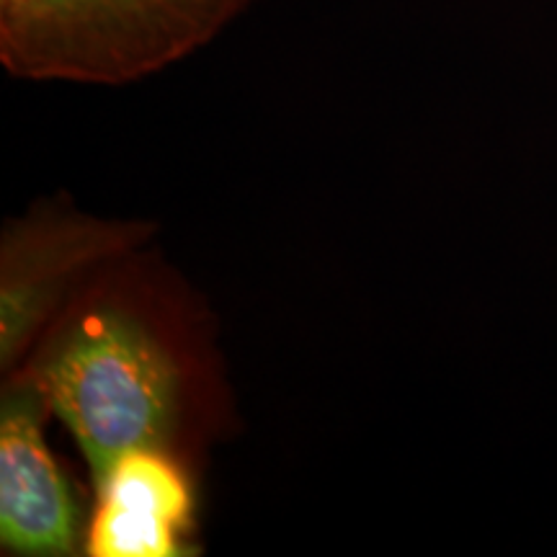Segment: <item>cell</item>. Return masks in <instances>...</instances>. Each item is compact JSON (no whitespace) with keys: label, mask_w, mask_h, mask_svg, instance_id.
<instances>
[{"label":"cell","mask_w":557,"mask_h":557,"mask_svg":"<svg viewBox=\"0 0 557 557\" xmlns=\"http://www.w3.org/2000/svg\"><path fill=\"white\" fill-rule=\"evenodd\" d=\"M29 374L78 444L94 485L127 451L169 447L178 426L176 359L124 308L83 312Z\"/></svg>","instance_id":"1"},{"label":"cell","mask_w":557,"mask_h":557,"mask_svg":"<svg viewBox=\"0 0 557 557\" xmlns=\"http://www.w3.org/2000/svg\"><path fill=\"white\" fill-rule=\"evenodd\" d=\"M253 0H0V62L39 83L127 86L191 58Z\"/></svg>","instance_id":"2"},{"label":"cell","mask_w":557,"mask_h":557,"mask_svg":"<svg viewBox=\"0 0 557 557\" xmlns=\"http://www.w3.org/2000/svg\"><path fill=\"white\" fill-rule=\"evenodd\" d=\"M50 413L29 369L5 387L0 406V545L5 555L70 557L86 527L65 472L45 438Z\"/></svg>","instance_id":"3"},{"label":"cell","mask_w":557,"mask_h":557,"mask_svg":"<svg viewBox=\"0 0 557 557\" xmlns=\"http://www.w3.org/2000/svg\"><path fill=\"white\" fill-rule=\"evenodd\" d=\"M137 222L50 218L16 225L0 253V364L9 369L32 344L75 276L143 240Z\"/></svg>","instance_id":"4"},{"label":"cell","mask_w":557,"mask_h":557,"mask_svg":"<svg viewBox=\"0 0 557 557\" xmlns=\"http://www.w3.org/2000/svg\"><path fill=\"white\" fill-rule=\"evenodd\" d=\"M96 487L83 553L90 557H186L194 493L165 449H135L111 465Z\"/></svg>","instance_id":"5"}]
</instances>
